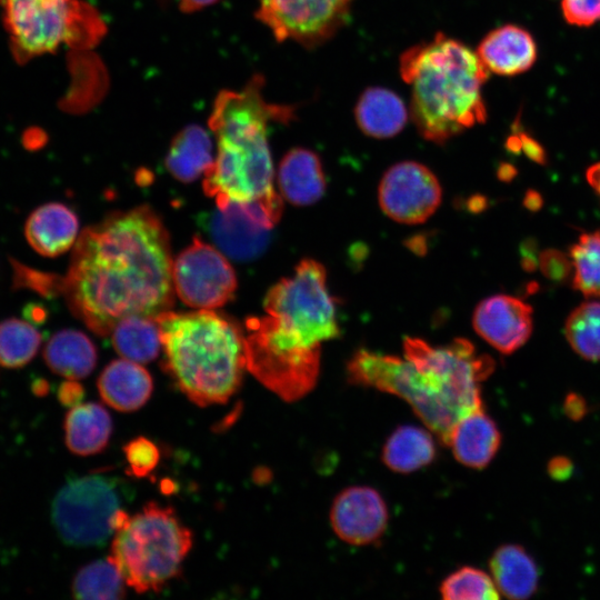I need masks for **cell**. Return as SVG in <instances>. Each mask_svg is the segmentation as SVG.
I'll use <instances>...</instances> for the list:
<instances>
[{"instance_id":"cell-1","label":"cell","mask_w":600,"mask_h":600,"mask_svg":"<svg viewBox=\"0 0 600 600\" xmlns=\"http://www.w3.org/2000/svg\"><path fill=\"white\" fill-rule=\"evenodd\" d=\"M172 262L168 232L153 210L117 212L81 232L61 293L77 318L106 337L124 318L170 310Z\"/></svg>"},{"instance_id":"cell-2","label":"cell","mask_w":600,"mask_h":600,"mask_svg":"<svg viewBox=\"0 0 600 600\" xmlns=\"http://www.w3.org/2000/svg\"><path fill=\"white\" fill-rule=\"evenodd\" d=\"M403 349V359L358 350L348 361V380L403 399L427 429L449 447L458 421L483 408L480 383L492 373L493 360L461 338L444 347L406 338Z\"/></svg>"},{"instance_id":"cell-3","label":"cell","mask_w":600,"mask_h":600,"mask_svg":"<svg viewBox=\"0 0 600 600\" xmlns=\"http://www.w3.org/2000/svg\"><path fill=\"white\" fill-rule=\"evenodd\" d=\"M293 112L290 106L266 99L261 77H254L242 89L217 96L209 117L217 154L204 173L203 190L218 208L257 204L276 222L279 220L282 202L272 184L268 129L272 121L288 122Z\"/></svg>"},{"instance_id":"cell-4","label":"cell","mask_w":600,"mask_h":600,"mask_svg":"<svg viewBox=\"0 0 600 600\" xmlns=\"http://www.w3.org/2000/svg\"><path fill=\"white\" fill-rule=\"evenodd\" d=\"M399 71L411 88L409 113L426 140L442 144L486 121L481 89L489 71L461 41L439 32L407 49Z\"/></svg>"},{"instance_id":"cell-5","label":"cell","mask_w":600,"mask_h":600,"mask_svg":"<svg viewBox=\"0 0 600 600\" xmlns=\"http://www.w3.org/2000/svg\"><path fill=\"white\" fill-rule=\"evenodd\" d=\"M163 369L193 403L227 402L247 370L244 336L231 319L212 311H164L156 317Z\"/></svg>"},{"instance_id":"cell-6","label":"cell","mask_w":600,"mask_h":600,"mask_svg":"<svg viewBox=\"0 0 600 600\" xmlns=\"http://www.w3.org/2000/svg\"><path fill=\"white\" fill-rule=\"evenodd\" d=\"M109 559L126 584L142 593L159 591L179 576L192 546V533L171 507L147 503L136 514L114 517Z\"/></svg>"},{"instance_id":"cell-7","label":"cell","mask_w":600,"mask_h":600,"mask_svg":"<svg viewBox=\"0 0 600 600\" xmlns=\"http://www.w3.org/2000/svg\"><path fill=\"white\" fill-rule=\"evenodd\" d=\"M247 370L284 401H297L316 386L320 372L319 344L297 328L266 313L247 319Z\"/></svg>"},{"instance_id":"cell-8","label":"cell","mask_w":600,"mask_h":600,"mask_svg":"<svg viewBox=\"0 0 600 600\" xmlns=\"http://www.w3.org/2000/svg\"><path fill=\"white\" fill-rule=\"evenodd\" d=\"M14 58L26 62L62 44L88 46L102 34L93 9L79 0H0Z\"/></svg>"},{"instance_id":"cell-9","label":"cell","mask_w":600,"mask_h":600,"mask_svg":"<svg viewBox=\"0 0 600 600\" xmlns=\"http://www.w3.org/2000/svg\"><path fill=\"white\" fill-rule=\"evenodd\" d=\"M121 503L117 479L101 473L76 477L56 494L51 520L64 543L101 546L114 532V517Z\"/></svg>"},{"instance_id":"cell-10","label":"cell","mask_w":600,"mask_h":600,"mask_svg":"<svg viewBox=\"0 0 600 600\" xmlns=\"http://www.w3.org/2000/svg\"><path fill=\"white\" fill-rule=\"evenodd\" d=\"M263 307L266 313L296 327L314 344L321 346L340 334L326 270L316 260H302L293 276L276 283L268 291Z\"/></svg>"},{"instance_id":"cell-11","label":"cell","mask_w":600,"mask_h":600,"mask_svg":"<svg viewBox=\"0 0 600 600\" xmlns=\"http://www.w3.org/2000/svg\"><path fill=\"white\" fill-rule=\"evenodd\" d=\"M353 0H258L257 17L282 41L317 48L347 23Z\"/></svg>"},{"instance_id":"cell-12","label":"cell","mask_w":600,"mask_h":600,"mask_svg":"<svg viewBox=\"0 0 600 600\" xmlns=\"http://www.w3.org/2000/svg\"><path fill=\"white\" fill-rule=\"evenodd\" d=\"M172 281L178 297L197 309L226 304L237 289V277L227 258L214 247L194 238L172 262Z\"/></svg>"},{"instance_id":"cell-13","label":"cell","mask_w":600,"mask_h":600,"mask_svg":"<svg viewBox=\"0 0 600 600\" xmlns=\"http://www.w3.org/2000/svg\"><path fill=\"white\" fill-rule=\"evenodd\" d=\"M441 201L436 176L423 164L403 161L390 167L379 186V204L391 219L401 223L424 222Z\"/></svg>"},{"instance_id":"cell-14","label":"cell","mask_w":600,"mask_h":600,"mask_svg":"<svg viewBox=\"0 0 600 600\" xmlns=\"http://www.w3.org/2000/svg\"><path fill=\"white\" fill-rule=\"evenodd\" d=\"M274 223L259 206L229 203L212 213L209 231L224 253L232 259L247 261L264 250Z\"/></svg>"},{"instance_id":"cell-15","label":"cell","mask_w":600,"mask_h":600,"mask_svg":"<svg viewBox=\"0 0 600 600\" xmlns=\"http://www.w3.org/2000/svg\"><path fill=\"white\" fill-rule=\"evenodd\" d=\"M330 523L342 541L352 546L370 544L387 529V504L373 488L349 487L334 498Z\"/></svg>"},{"instance_id":"cell-16","label":"cell","mask_w":600,"mask_h":600,"mask_svg":"<svg viewBox=\"0 0 600 600\" xmlns=\"http://www.w3.org/2000/svg\"><path fill=\"white\" fill-rule=\"evenodd\" d=\"M473 328L499 352L510 354L522 347L531 334L532 309L518 298L492 296L476 308Z\"/></svg>"},{"instance_id":"cell-17","label":"cell","mask_w":600,"mask_h":600,"mask_svg":"<svg viewBox=\"0 0 600 600\" xmlns=\"http://www.w3.org/2000/svg\"><path fill=\"white\" fill-rule=\"evenodd\" d=\"M476 52L488 71L499 76L522 73L537 59V46L532 36L514 24H506L489 32Z\"/></svg>"},{"instance_id":"cell-18","label":"cell","mask_w":600,"mask_h":600,"mask_svg":"<svg viewBox=\"0 0 600 600\" xmlns=\"http://www.w3.org/2000/svg\"><path fill=\"white\" fill-rule=\"evenodd\" d=\"M79 221L76 213L58 202L37 208L28 218L24 234L41 256L57 257L77 241Z\"/></svg>"},{"instance_id":"cell-19","label":"cell","mask_w":600,"mask_h":600,"mask_svg":"<svg viewBox=\"0 0 600 600\" xmlns=\"http://www.w3.org/2000/svg\"><path fill=\"white\" fill-rule=\"evenodd\" d=\"M152 389L150 373L141 363L127 359L110 362L98 379L102 400L122 412L140 409L149 400Z\"/></svg>"},{"instance_id":"cell-20","label":"cell","mask_w":600,"mask_h":600,"mask_svg":"<svg viewBox=\"0 0 600 600\" xmlns=\"http://www.w3.org/2000/svg\"><path fill=\"white\" fill-rule=\"evenodd\" d=\"M501 443L500 431L483 408L472 411L454 426L449 447L463 466L482 469L496 456Z\"/></svg>"},{"instance_id":"cell-21","label":"cell","mask_w":600,"mask_h":600,"mask_svg":"<svg viewBox=\"0 0 600 600\" xmlns=\"http://www.w3.org/2000/svg\"><path fill=\"white\" fill-rule=\"evenodd\" d=\"M282 196L292 204L309 206L324 193L326 180L317 153L304 148H293L282 158L278 170Z\"/></svg>"},{"instance_id":"cell-22","label":"cell","mask_w":600,"mask_h":600,"mask_svg":"<svg viewBox=\"0 0 600 600\" xmlns=\"http://www.w3.org/2000/svg\"><path fill=\"white\" fill-rule=\"evenodd\" d=\"M409 110L393 91L382 87L367 88L354 107L360 130L376 139L391 138L406 126Z\"/></svg>"},{"instance_id":"cell-23","label":"cell","mask_w":600,"mask_h":600,"mask_svg":"<svg viewBox=\"0 0 600 600\" xmlns=\"http://www.w3.org/2000/svg\"><path fill=\"white\" fill-rule=\"evenodd\" d=\"M67 448L78 456H91L102 451L112 432L109 412L99 403L87 402L72 407L64 418Z\"/></svg>"},{"instance_id":"cell-24","label":"cell","mask_w":600,"mask_h":600,"mask_svg":"<svg viewBox=\"0 0 600 600\" xmlns=\"http://www.w3.org/2000/svg\"><path fill=\"white\" fill-rule=\"evenodd\" d=\"M492 580L504 597L527 599L538 587L539 572L534 560L517 544L499 547L489 562Z\"/></svg>"},{"instance_id":"cell-25","label":"cell","mask_w":600,"mask_h":600,"mask_svg":"<svg viewBox=\"0 0 600 600\" xmlns=\"http://www.w3.org/2000/svg\"><path fill=\"white\" fill-rule=\"evenodd\" d=\"M43 358L51 371L71 380L86 378L97 363V350L81 331L63 329L56 332L43 349Z\"/></svg>"},{"instance_id":"cell-26","label":"cell","mask_w":600,"mask_h":600,"mask_svg":"<svg viewBox=\"0 0 600 600\" xmlns=\"http://www.w3.org/2000/svg\"><path fill=\"white\" fill-rule=\"evenodd\" d=\"M213 160L211 136L204 128L191 124L172 140L164 164L173 178L187 183L204 174Z\"/></svg>"},{"instance_id":"cell-27","label":"cell","mask_w":600,"mask_h":600,"mask_svg":"<svg viewBox=\"0 0 600 600\" xmlns=\"http://www.w3.org/2000/svg\"><path fill=\"white\" fill-rule=\"evenodd\" d=\"M381 457L392 471L410 473L434 459L436 444L428 430L417 426H401L387 439Z\"/></svg>"},{"instance_id":"cell-28","label":"cell","mask_w":600,"mask_h":600,"mask_svg":"<svg viewBox=\"0 0 600 600\" xmlns=\"http://www.w3.org/2000/svg\"><path fill=\"white\" fill-rule=\"evenodd\" d=\"M112 344L127 360L148 363L154 360L162 347L156 318L128 317L112 330Z\"/></svg>"},{"instance_id":"cell-29","label":"cell","mask_w":600,"mask_h":600,"mask_svg":"<svg viewBox=\"0 0 600 600\" xmlns=\"http://www.w3.org/2000/svg\"><path fill=\"white\" fill-rule=\"evenodd\" d=\"M124 580L109 559L93 561L82 567L74 576L71 591L82 600H114L126 594Z\"/></svg>"},{"instance_id":"cell-30","label":"cell","mask_w":600,"mask_h":600,"mask_svg":"<svg viewBox=\"0 0 600 600\" xmlns=\"http://www.w3.org/2000/svg\"><path fill=\"white\" fill-rule=\"evenodd\" d=\"M41 344V334L24 320L10 318L0 322V364L18 369L29 363Z\"/></svg>"},{"instance_id":"cell-31","label":"cell","mask_w":600,"mask_h":600,"mask_svg":"<svg viewBox=\"0 0 600 600\" xmlns=\"http://www.w3.org/2000/svg\"><path fill=\"white\" fill-rule=\"evenodd\" d=\"M564 333L579 356L600 360V302L588 301L577 307L566 321Z\"/></svg>"},{"instance_id":"cell-32","label":"cell","mask_w":600,"mask_h":600,"mask_svg":"<svg viewBox=\"0 0 600 600\" xmlns=\"http://www.w3.org/2000/svg\"><path fill=\"white\" fill-rule=\"evenodd\" d=\"M570 258L574 288L600 298V231L582 233L571 247Z\"/></svg>"},{"instance_id":"cell-33","label":"cell","mask_w":600,"mask_h":600,"mask_svg":"<svg viewBox=\"0 0 600 600\" xmlns=\"http://www.w3.org/2000/svg\"><path fill=\"white\" fill-rule=\"evenodd\" d=\"M446 600H497L499 591L486 572L472 567H462L448 576L440 586Z\"/></svg>"},{"instance_id":"cell-34","label":"cell","mask_w":600,"mask_h":600,"mask_svg":"<svg viewBox=\"0 0 600 600\" xmlns=\"http://www.w3.org/2000/svg\"><path fill=\"white\" fill-rule=\"evenodd\" d=\"M123 452L129 466V473L139 478L148 476L157 467L160 459L157 446L143 437L129 441L123 447Z\"/></svg>"},{"instance_id":"cell-35","label":"cell","mask_w":600,"mask_h":600,"mask_svg":"<svg viewBox=\"0 0 600 600\" xmlns=\"http://www.w3.org/2000/svg\"><path fill=\"white\" fill-rule=\"evenodd\" d=\"M11 263L14 288L30 289L46 297L61 293V278L33 270L17 261H12Z\"/></svg>"},{"instance_id":"cell-36","label":"cell","mask_w":600,"mask_h":600,"mask_svg":"<svg viewBox=\"0 0 600 600\" xmlns=\"http://www.w3.org/2000/svg\"><path fill=\"white\" fill-rule=\"evenodd\" d=\"M561 8L571 24L588 27L600 22V0H562Z\"/></svg>"},{"instance_id":"cell-37","label":"cell","mask_w":600,"mask_h":600,"mask_svg":"<svg viewBox=\"0 0 600 600\" xmlns=\"http://www.w3.org/2000/svg\"><path fill=\"white\" fill-rule=\"evenodd\" d=\"M541 268L546 276L552 279H562L569 272V264L564 256L557 251L543 252Z\"/></svg>"},{"instance_id":"cell-38","label":"cell","mask_w":600,"mask_h":600,"mask_svg":"<svg viewBox=\"0 0 600 600\" xmlns=\"http://www.w3.org/2000/svg\"><path fill=\"white\" fill-rule=\"evenodd\" d=\"M84 394L83 388L76 380L68 379L58 389V399L66 407H74L80 403Z\"/></svg>"},{"instance_id":"cell-39","label":"cell","mask_w":600,"mask_h":600,"mask_svg":"<svg viewBox=\"0 0 600 600\" xmlns=\"http://www.w3.org/2000/svg\"><path fill=\"white\" fill-rule=\"evenodd\" d=\"M572 462L566 457H556L548 463V472L556 480H566L572 473Z\"/></svg>"},{"instance_id":"cell-40","label":"cell","mask_w":600,"mask_h":600,"mask_svg":"<svg viewBox=\"0 0 600 600\" xmlns=\"http://www.w3.org/2000/svg\"><path fill=\"white\" fill-rule=\"evenodd\" d=\"M564 411L571 419L579 420L587 412V404L582 397L569 394L564 401Z\"/></svg>"},{"instance_id":"cell-41","label":"cell","mask_w":600,"mask_h":600,"mask_svg":"<svg viewBox=\"0 0 600 600\" xmlns=\"http://www.w3.org/2000/svg\"><path fill=\"white\" fill-rule=\"evenodd\" d=\"M23 313L31 323H42L47 318L44 308L37 303L27 306Z\"/></svg>"},{"instance_id":"cell-42","label":"cell","mask_w":600,"mask_h":600,"mask_svg":"<svg viewBox=\"0 0 600 600\" xmlns=\"http://www.w3.org/2000/svg\"><path fill=\"white\" fill-rule=\"evenodd\" d=\"M183 11H196L216 3L218 0H178Z\"/></svg>"},{"instance_id":"cell-43","label":"cell","mask_w":600,"mask_h":600,"mask_svg":"<svg viewBox=\"0 0 600 600\" xmlns=\"http://www.w3.org/2000/svg\"><path fill=\"white\" fill-rule=\"evenodd\" d=\"M587 180L600 198V162L588 169Z\"/></svg>"},{"instance_id":"cell-44","label":"cell","mask_w":600,"mask_h":600,"mask_svg":"<svg viewBox=\"0 0 600 600\" xmlns=\"http://www.w3.org/2000/svg\"><path fill=\"white\" fill-rule=\"evenodd\" d=\"M48 390V384L44 380H37L34 383H33V391L37 393V394H44Z\"/></svg>"}]
</instances>
